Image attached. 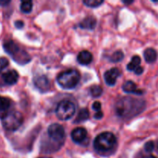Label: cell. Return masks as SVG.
<instances>
[{
	"mask_svg": "<svg viewBox=\"0 0 158 158\" xmlns=\"http://www.w3.org/2000/svg\"><path fill=\"white\" fill-rule=\"evenodd\" d=\"M87 136V131L83 127H77L74 129L71 133L72 140L76 143H81Z\"/></svg>",
	"mask_w": 158,
	"mask_h": 158,
	"instance_id": "11",
	"label": "cell"
},
{
	"mask_svg": "<svg viewBox=\"0 0 158 158\" xmlns=\"http://www.w3.org/2000/svg\"><path fill=\"white\" fill-rule=\"evenodd\" d=\"M143 56H144V59L146 60V62H148L149 63H154L157 58V52L154 49H152V48H148V49H147L144 51Z\"/></svg>",
	"mask_w": 158,
	"mask_h": 158,
	"instance_id": "15",
	"label": "cell"
},
{
	"mask_svg": "<svg viewBox=\"0 0 158 158\" xmlns=\"http://www.w3.org/2000/svg\"><path fill=\"white\" fill-rule=\"evenodd\" d=\"M9 64V60L6 57H1L0 58V70H2L5 68L7 67Z\"/></svg>",
	"mask_w": 158,
	"mask_h": 158,
	"instance_id": "24",
	"label": "cell"
},
{
	"mask_svg": "<svg viewBox=\"0 0 158 158\" xmlns=\"http://www.w3.org/2000/svg\"><path fill=\"white\" fill-rule=\"evenodd\" d=\"M120 76V71L117 68H112L104 73V80L108 86H113L116 84L117 78Z\"/></svg>",
	"mask_w": 158,
	"mask_h": 158,
	"instance_id": "8",
	"label": "cell"
},
{
	"mask_svg": "<svg viewBox=\"0 0 158 158\" xmlns=\"http://www.w3.org/2000/svg\"><path fill=\"white\" fill-rule=\"evenodd\" d=\"M20 9L24 13H29L32 9V2L25 1L20 5Z\"/></svg>",
	"mask_w": 158,
	"mask_h": 158,
	"instance_id": "19",
	"label": "cell"
},
{
	"mask_svg": "<svg viewBox=\"0 0 158 158\" xmlns=\"http://www.w3.org/2000/svg\"><path fill=\"white\" fill-rule=\"evenodd\" d=\"M96 26H97V20L94 17L92 16L86 17L79 23V26L81 29H89V30L94 29L96 27Z\"/></svg>",
	"mask_w": 158,
	"mask_h": 158,
	"instance_id": "12",
	"label": "cell"
},
{
	"mask_svg": "<svg viewBox=\"0 0 158 158\" xmlns=\"http://www.w3.org/2000/svg\"><path fill=\"white\" fill-rule=\"evenodd\" d=\"M80 80V74L77 69H68L60 73L57 77L59 85L64 89H73Z\"/></svg>",
	"mask_w": 158,
	"mask_h": 158,
	"instance_id": "2",
	"label": "cell"
},
{
	"mask_svg": "<svg viewBox=\"0 0 158 158\" xmlns=\"http://www.w3.org/2000/svg\"><path fill=\"white\" fill-rule=\"evenodd\" d=\"M40 158H51V157H40Z\"/></svg>",
	"mask_w": 158,
	"mask_h": 158,
	"instance_id": "32",
	"label": "cell"
},
{
	"mask_svg": "<svg viewBox=\"0 0 158 158\" xmlns=\"http://www.w3.org/2000/svg\"><path fill=\"white\" fill-rule=\"evenodd\" d=\"M154 143L153 141H148L145 143L144 150L148 153H151L154 151Z\"/></svg>",
	"mask_w": 158,
	"mask_h": 158,
	"instance_id": "23",
	"label": "cell"
},
{
	"mask_svg": "<svg viewBox=\"0 0 158 158\" xmlns=\"http://www.w3.org/2000/svg\"><path fill=\"white\" fill-rule=\"evenodd\" d=\"M76 112V106L72 101L63 100L59 103L56 109V115L60 120H67L72 118Z\"/></svg>",
	"mask_w": 158,
	"mask_h": 158,
	"instance_id": "6",
	"label": "cell"
},
{
	"mask_svg": "<svg viewBox=\"0 0 158 158\" xmlns=\"http://www.w3.org/2000/svg\"><path fill=\"white\" fill-rule=\"evenodd\" d=\"M83 3L88 7L95 8L98 7L99 6L103 4V0H85V1H83Z\"/></svg>",
	"mask_w": 158,
	"mask_h": 158,
	"instance_id": "22",
	"label": "cell"
},
{
	"mask_svg": "<svg viewBox=\"0 0 158 158\" xmlns=\"http://www.w3.org/2000/svg\"><path fill=\"white\" fill-rule=\"evenodd\" d=\"M143 158H157V157H156L155 156H153V155H148V156H146V157H143Z\"/></svg>",
	"mask_w": 158,
	"mask_h": 158,
	"instance_id": "30",
	"label": "cell"
},
{
	"mask_svg": "<svg viewBox=\"0 0 158 158\" xmlns=\"http://www.w3.org/2000/svg\"><path fill=\"white\" fill-rule=\"evenodd\" d=\"M5 51L8 54L12 56L14 60L18 63H27L30 61L29 56L25 52L24 50H21L18 45L12 40H8L3 45Z\"/></svg>",
	"mask_w": 158,
	"mask_h": 158,
	"instance_id": "4",
	"label": "cell"
},
{
	"mask_svg": "<svg viewBox=\"0 0 158 158\" xmlns=\"http://www.w3.org/2000/svg\"><path fill=\"white\" fill-rule=\"evenodd\" d=\"M103 117V114L102 112H100V111H98V112H97V114L94 115V118L98 119V120L101 119Z\"/></svg>",
	"mask_w": 158,
	"mask_h": 158,
	"instance_id": "28",
	"label": "cell"
},
{
	"mask_svg": "<svg viewBox=\"0 0 158 158\" xmlns=\"http://www.w3.org/2000/svg\"><path fill=\"white\" fill-rule=\"evenodd\" d=\"M9 3H10V1H9V0H0V6H6Z\"/></svg>",
	"mask_w": 158,
	"mask_h": 158,
	"instance_id": "29",
	"label": "cell"
},
{
	"mask_svg": "<svg viewBox=\"0 0 158 158\" xmlns=\"http://www.w3.org/2000/svg\"><path fill=\"white\" fill-rule=\"evenodd\" d=\"M89 116V114L88 110L86 109V108H83V109H81L79 111L78 115H77V118H76L74 122H75V123H81V122H83L85 121V120H88Z\"/></svg>",
	"mask_w": 158,
	"mask_h": 158,
	"instance_id": "16",
	"label": "cell"
},
{
	"mask_svg": "<svg viewBox=\"0 0 158 158\" xmlns=\"http://www.w3.org/2000/svg\"><path fill=\"white\" fill-rule=\"evenodd\" d=\"M140 62H141V60H140V56H134L132 59H131V61L129 64L127 65V69L130 71H134L136 69H137L138 66H140Z\"/></svg>",
	"mask_w": 158,
	"mask_h": 158,
	"instance_id": "17",
	"label": "cell"
},
{
	"mask_svg": "<svg viewBox=\"0 0 158 158\" xmlns=\"http://www.w3.org/2000/svg\"><path fill=\"white\" fill-rule=\"evenodd\" d=\"M117 139L114 134L110 132H103L99 134L94 140V148L100 152H107L110 151L116 144Z\"/></svg>",
	"mask_w": 158,
	"mask_h": 158,
	"instance_id": "3",
	"label": "cell"
},
{
	"mask_svg": "<svg viewBox=\"0 0 158 158\" xmlns=\"http://www.w3.org/2000/svg\"><path fill=\"white\" fill-rule=\"evenodd\" d=\"M11 102L6 97H0V111H6L10 107Z\"/></svg>",
	"mask_w": 158,
	"mask_h": 158,
	"instance_id": "18",
	"label": "cell"
},
{
	"mask_svg": "<svg viewBox=\"0 0 158 158\" xmlns=\"http://www.w3.org/2000/svg\"><path fill=\"white\" fill-rule=\"evenodd\" d=\"M144 107V102L131 97H124L115 106L117 115L121 117H129L140 114Z\"/></svg>",
	"mask_w": 158,
	"mask_h": 158,
	"instance_id": "1",
	"label": "cell"
},
{
	"mask_svg": "<svg viewBox=\"0 0 158 158\" xmlns=\"http://www.w3.org/2000/svg\"><path fill=\"white\" fill-rule=\"evenodd\" d=\"M23 123V116L17 111L6 113L2 117L3 127L9 131H15L21 127Z\"/></svg>",
	"mask_w": 158,
	"mask_h": 158,
	"instance_id": "5",
	"label": "cell"
},
{
	"mask_svg": "<svg viewBox=\"0 0 158 158\" xmlns=\"http://www.w3.org/2000/svg\"><path fill=\"white\" fill-rule=\"evenodd\" d=\"M123 59V53L122 51H117L110 56V60L113 63H118Z\"/></svg>",
	"mask_w": 158,
	"mask_h": 158,
	"instance_id": "21",
	"label": "cell"
},
{
	"mask_svg": "<svg viewBox=\"0 0 158 158\" xmlns=\"http://www.w3.org/2000/svg\"><path fill=\"white\" fill-rule=\"evenodd\" d=\"M2 79L5 83L9 86L15 84L19 80V74L14 69L6 71V73L2 74Z\"/></svg>",
	"mask_w": 158,
	"mask_h": 158,
	"instance_id": "10",
	"label": "cell"
},
{
	"mask_svg": "<svg viewBox=\"0 0 158 158\" xmlns=\"http://www.w3.org/2000/svg\"><path fill=\"white\" fill-rule=\"evenodd\" d=\"M34 84L35 87L40 90L41 92L44 93L49 89V80L46 76L42 75L38 76L34 79Z\"/></svg>",
	"mask_w": 158,
	"mask_h": 158,
	"instance_id": "9",
	"label": "cell"
},
{
	"mask_svg": "<svg viewBox=\"0 0 158 158\" xmlns=\"http://www.w3.org/2000/svg\"><path fill=\"white\" fill-rule=\"evenodd\" d=\"M93 55L87 50L81 51L77 56V61L81 65H88L92 62Z\"/></svg>",
	"mask_w": 158,
	"mask_h": 158,
	"instance_id": "13",
	"label": "cell"
},
{
	"mask_svg": "<svg viewBox=\"0 0 158 158\" xmlns=\"http://www.w3.org/2000/svg\"><path fill=\"white\" fill-rule=\"evenodd\" d=\"M123 90L124 92L128 93V94H142L143 91L137 89V86L133 81H127L123 85Z\"/></svg>",
	"mask_w": 158,
	"mask_h": 158,
	"instance_id": "14",
	"label": "cell"
},
{
	"mask_svg": "<svg viewBox=\"0 0 158 158\" xmlns=\"http://www.w3.org/2000/svg\"><path fill=\"white\" fill-rule=\"evenodd\" d=\"M48 134L52 140H55L57 143H63L66 137V133H65L64 128L63 126L58 123H53L51 124L48 127Z\"/></svg>",
	"mask_w": 158,
	"mask_h": 158,
	"instance_id": "7",
	"label": "cell"
},
{
	"mask_svg": "<svg viewBox=\"0 0 158 158\" xmlns=\"http://www.w3.org/2000/svg\"><path fill=\"white\" fill-rule=\"evenodd\" d=\"M93 109H94V110L97 111V112L100 111V109H101V103H100V102H94V103H93Z\"/></svg>",
	"mask_w": 158,
	"mask_h": 158,
	"instance_id": "25",
	"label": "cell"
},
{
	"mask_svg": "<svg viewBox=\"0 0 158 158\" xmlns=\"http://www.w3.org/2000/svg\"><path fill=\"white\" fill-rule=\"evenodd\" d=\"M15 27L16 28H18V29H21V28H23V26H24V23H23V22L19 20V21L15 22Z\"/></svg>",
	"mask_w": 158,
	"mask_h": 158,
	"instance_id": "26",
	"label": "cell"
},
{
	"mask_svg": "<svg viewBox=\"0 0 158 158\" xmlns=\"http://www.w3.org/2000/svg\"><path fill=\"white\" fill-rule=\"evenodd\" d=\"M123 2L125 4H131V3H133V1H123Z\"/></svg>",
	"mask_w": 158,
	"mask_h": 158,
	"instance_id": "31",
	"label": "cell"
},
{
	"mask_svg": "<svg viewBox=\"0 0 158 158\" xmlns=\"http://www.w3.org/2000/svg\"><path fill=\"white\" fill-rule=\"evenodd\" d=\"M134 72H135V73L137 74V75H140V74H142V73L143 72V67H141V66H138V67L134 70Z\"/></svg>",
	"mask_w": 158,
	"mask_h": 158,
	"instance_id": "27",
	"label": "cell"
},
{
	"mask_svg": "<svg viewBox=\"0 0 158 158\" xmlns=\"http://www.w3.org/2000/svg\"><path fill=\"white\" fill-rule=\"evenodd\" d=\"M157 150H158V141H157Z\"/></svg>",
	"mask_w": 158,
	"mask_h": 158,
	"instance_id": "33",
	"label": "cell"
},
{
	"mask_svg": "<svg viewBox=\"0 0 158 158\" xmlns=\"http://www.w3.org/2000/svg\"><path fill=\"white\" fill-rule=\"evenodd\" d=\"M89 92L92 97H99L103 94V89L100 86H93L89 89Z\"/></svg>",
	"mask_w": 158,
	"mask_h": 158,
	"instance_id": "20",
	"label": "cell"
}]
</instances>
